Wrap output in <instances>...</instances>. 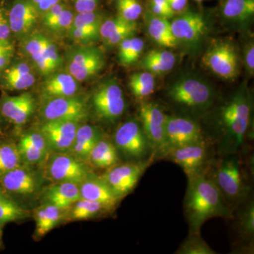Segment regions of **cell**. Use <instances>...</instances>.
<instances>
[{
    "label": "cell",
    "mask_w": 254,
    "mask_h": 254,
    "mask_svg": "<svg viewBox=\"0 0 254 254\" xmlns=\"http://www.w3.org/2000/svg\"><path fill=\"white\" fill-rule=\"evenodd\" d=\"M18 149L23 162L36 165L44 161L49 148L41 132H29L21 136Z\"/></svg>",
    "instance_id": "cell-20"
},
{
    "label": "cell",
    "mask_w": 254,
    "mask_h": 254,
    "mask_svg": "<svg viewBox=\"0 0 254 254\" xmlns=\"http://www.w3.org/2000/svg\"><path fill=\"white\" fill-rule=\"evenodd\" d=\"M86 161L68 153H53L48 159L46 174L52 181L79 185L91 174Z\"/></svg>",
    "instance_id": "cell-5"
},
{
    "label": "cell",
    "mask_w": 254,
    "mask_h": 254,
    "mask_svg": "<svg viewBox=\"0 0 254 254\" xmlns=\"http://www.w3.org/2000/svg\"><path fill=\"white\" fill-rule=\"evenodd\" d=\"M68 219L78 221L93 218L104 211L105 208L98 202L81 198L69 207Z\"/></svg>",
    "instance_id": "cell-32"
},
{
    "label": "cell",
    "mask_w": 254,
    "mask_h": 254,
    "mask_svg": "<svg viewBox=\"0 0 254 254\" xmlns=\"http://www.w3.org/2000/svg\"><path fill=\"white\" fill-rule=\"evenodd\" d=\"M144 41L136 37H128L118 45V59L120 64L130 66L136 63L144 49Z\"/></svg>",
    "instance_id": "cell-30"
},
{
    "label": "cell",
    "mask_w": 254,
    "mask_h": 254,
    "mask_svg": "<svg viewBox=\"0 0 254 254\" xmlns=\"http://www.w3.org/2000/svg\"><path fill=\"white\" fill-rule=\"evenodd\" d=\"M81 198L79 186L71 182H59L48 187L45 191L47 203L66 210Z\"/></svg>",
    "instance_id": "cell-22"
},
{
    "label": "cell",
    "mask_w": 254,
    "mask_h": 254,
    "mask_svg": "<svg viewBox=\"0 0 254 254\" xmlns=\"http://www.w3.org/2000/svg\"><path fill=\"white\" fill-rule=\"evenodd\" d=\"M4 225H0V247H1V240H2V229Z\"/></svg>",
    "instance_id": "cell-53"
},
{
    "label": "cell",
    "mask_w": 254,
    "mask_h": 254,
    "mask_svg": "<svg viewBox=\"0 0 254 254\" xmlns=\"http://www.w3.org/2000/svg\"><path fill=\"white\" fill-rule=\"evenodd\" d=\"M102 22H103V18H102L101 14L97 11L77 13V14L74 16L71 27H81V26H92V25H100Z\"/></svg>",
    "instance_id": "cell-43"
},
{
    "label": "cell",
    "mask_w": 254,
    "mask_h": 254,
    "mask_svg": "<svg viewBox=\"0 0 254 254\" xmlns=\"http://www.w3.org/2000/svg\"><path fill=\"white\" fill-rule=\"evenodd\" d=\"M145 23L148 35L159 46L165 48L177 46L178 42L174 36L168 19L158 17L148 11L145 14Z\"/></svg>",
    "instance_id": "cell-24"
},
{
    "label": "cell",
    "mask_w": 254,
    "mask_h": 254,
    "mask_svg": "<svg viewBox=\"0 0 254 254\" xmlns=\"http://www.w3.org/2000/svg\"><path fill=\"white\" fill-rule=\"evenodd\" d=\"M27 211L16 203L9 193L0 186V225L27 218Z\"/></svg>",
    "instance_id": "cell-29"
},
{
    "label": "cell",
    "mask_w": 254,
    "mask_h": 254,
    "mask_svg": "<svg viewBox=\"0 0 254 254\" xmlns=\"http://www.w3.org/2000/svg\"><path fill=\"white\" fill-rule=\"evenodd\" d=\"M88 160L97 168L109 169L118 163V150L113 143L102 138L93 147Z\"/></svg>",
    "instance_id": "cell-27"
},
{
    "label": "cell",
    "mask_w": 254,
    "mask_h": 254,
    "mask_svg": "<svg viewBox=\"0 0 254 254\" xmlns=\"http://www.w3.org/2000/svg\"><path fill=\"white\" fill-rule=\"evenodd\" d=\"M222 14L232 22H246L254 16V0H226L222 5Z\"/></svg>",
    "instance_id": "cell-28"
},
{
    "label": "cell",
    "mask_w": 254,
    "mask_h": 254,
    "mask_svg": "<svg viewBox=\"0 0 254 254\" xmlns=\"http://www.w3.org/2000/svg\"><path fill=\"white\" fill-rule=\"evenodd\" d=\"M14 44L6 47L0 51V75L12 61L14 55Z\"/></svg>",
    "instance_id": "cell-48"
},
{
    "label": "cell",
    "mask_w": 254,
    "mask_h": 254,
    "mask_svg": "<svg viewBox=\"0 0 254 254\" xmlns=\"http://www.w3.org/2000/svg\"><path fill=\"white\" fill-rule=\"evenodd\" d=\"M49 41V38L42 33H34L26 38L22 44V48L25 53L31 58L33 63L43 54Z\"/></svg>",
    "instance_id": "cell-35"
},
{
    "label": "cell",
    "mask_w": 254,
    "mask_h": 254,
    "mask_svg": "<svg viewBox=\"0 0 254 254\" xmlns=\"http://www.w3.org/2000/svg\"><path fill=\"white\" fill-rule=\"evenodd\" d=\"M31 72V67L28 63L23 61H13L12 60L0 75V79L16 77Z\"/></svg>",
    "instance_id": "cell-42"
},
{
    "label": "cell",
    "mask_w": 254,
    "mask_h": 254,
    "mask_svg": "<svg viewBox=\"0 0 254 254\" xmlns=\"http://www.w3.org/2000/svg\"><path fill=\"white\" fill-rule=\"evenodd\" d=\"M73 18V11L67 6L57 16L56 18L46 24V26L52 31L56 33H60L66 30L68 31L72 25Z\"/></svg>",
    "instance_id": "cell-41"
},
{
    "label": "cell",
    "mask_w": 254,
    "mask_h": 254,
    "mask_svg": "<svg viewBox=\"0 0 254 254\" xmlns=\"http://www.w3.org/2000/svg\"><path fill=\"white\" fill-rule=\"evenodd\" d=\"M7 11L6 8V0H0V41H11Z\"/></svg>",
    "instance_id": "cell-45"
},
{
    "label": "cell",
    "mask_w": 254,
    "mask_h": 254,
    "mask_svg": "<svg viewBox=\"0 0 254 254\" xmlns=\"http://www.w3.org/2000/svg\"><path fill=\"white\" fill-rule=\"evenodd\" d=\"M185 208L190 234H199L200 227L209 219L231 217L220 190L204 173L189 179Z\"/></svg>",
    "instance_id": "cell-1"
},
{
    "label": "cell",
    "mask_w": 254,
    "mask_h": 254,
    "mask_svg": "<svg viewBox=\"0 0 254 254\" xmlns=\"http://www.w3.org/2000/svg\"><path fill=\"white\" fill-rule=\"evenodd\" d=\"M179 254H215V252L206 242L202 240L199 234H190L177 252Z\"/></svg>",
    "instance_id": "cell-36"
},
{
    "label": "cell",
    "mask_w": 254,
    "mask_h": 254,
    "mask_svg": "<svg viewBox=\"0 0 254 254\" xmlns=\"http://www.w3.org/2000/svg\"><path fill=\"white\" fill-rule=\"evenodd\" d=\"M67 72L77 81H88L99 73L105 63L103 52L95 46H78L66 51Z\"/></svg>",
    "instance_id": "cell-4"
},
{
    "label": "cell",
    "mask_w": 254,
    "mask_h": 254,
    "mask_svg": "<svg viewBox=\"0 0 254 254\" xmlns=\"http://www.w3.org/2000/svg\"><path fill=\"white\" fill-rule=\"evenodd\" d=\"M128 86L132 93L137 98H146L154 91V76L153 73L147 71L133 73L130 76Z\"/></svg>",
    "instance_id": "cell-33"
},
{
    "label": "cell",
    "mask_w": 254,
    "mask_h": 254,
    "mask_svg": "<svg viewBox=\"0 0 254 254\" xmlns=\"http://www.w3.org/2000/svg\"><path fill=\"white\" fill-rule=\"evenodd\" d=\"M168 2L175 14H181L186 11L188 0H168Z\"/></svg>",
    "instance_id": "cell-51"
},
{
    "label": "cell",
    "mask_w": 254,
    "mask_h": 254,
    "mask_svg": "<svg viewBox=\"0 0 254 254\" xmlns=\"http://www.w3.org/2000/svg\"><path fill=\"white\" fill-rule=\"evenodd\" d=\"M78 186L81 198L98 202L106 210L115 208L121 200L114 193L103 177L95 176L93 173Z\"/></svg>",
    "instance_id": "cell-18"
},
{
    "label": "cell",
    "mask_w": 254,
    "mask_h": 254,
    "mask_svg": "<svg viewBox=\"0 0 254 254\" xmlns=\"http://www.w3.org/2000/svg\"><path fill=\"white\" fill-rule=\"evenodd\" d=\"M6 8L11 34L17 37L31 31L41 14L30 0H6Z\"/></svg>",
    "instance_id": "cell-15"
},
{
    "label": "cell",
    "mask_w": 254,
    "mask_h": 254,
    "mask_svg": "<svg viewBox=\"0 0 254 254\" xmlns=\"http://www.w3.org/2000/svg\"><path fill=\"white\" fill-rule=\"evenodd\" d=\"M23 160L17 144L9 141H0V177L22 165Z\"/></svg>",
    "instance_id": "cell-31"
},
{
    "label": "cell",
    "mask_w": 254,
    "mask_h": 254,
    "mask_svg": "<svg viewBox=\"0 0 254 254\" xmlns=\"http://www.w3.org/2000/svg\"><path fill=\"white\" fill-rule=\"evenodd\" d=\"M136 26H137L136 21L135 22L128 21L120 17V16L110 18L102 22L100 28V38H102L103 42H105L117 33Z\"/></svg>",
    "instance_id": "cell-34"
},
{
    "label": "cell",
    "mask_w": 254,
    "mask_h": 254,
    "mask_svg": "<svg viewBox=\"0 0 254 254\" xmlns=\"http://www.w3.org/2000/svg\"><path fill=\"white\" fill-rule=\"evenodd\" d=\"M45 122L64 120L81 123L88 116V106L84 99L77 95L46 99L41 110Z\"/></svg>",
    "instance_id": "cell-11"
},
{
    "label": "cell",
    "mask_w": 254,
    "mask_h": 254,
    "mask_svg": "<svg viewBox=\"0 0 254 254\" xmlns=\"http://www.w3.org/2000/svg\"><path fill=\"white\" fill-rule=\"evenodd\" d=\"M166 155L180 165L190 179L203 173L208 161L209 150L207 143L202 139L174 148Z\"/></svg>",
    "instance_id": "cell-13"
},
{
    "label": "cell",
    "mask_w": 254,
    "mask_h": 254,
    "mask_svg": "<svg viewBox=\"0 0 254 254\" xmlns=\"http://www.w3.org/2000/svg\"><path fill=\"white\" fill-rule=\"evenodd\" d=\"M170 25L177 42L185 44H195L201 39L206 31L204 18L201 14L191 11L179 14Z\"/></svg>",
    "instance_id": "cell-17"
},
{
    "label": "cell",
    "mask_w": 254,
    "mask_h": 254,
    "mask_svg": "<svg viewBox=\"0 0 254 254\" xmlns=\"http://www.w3.org/2000/svg\"><path fill=\"white\" fill-rule=\"evenodd\" d=\"M176 63L175 55L167 50H153L142 60V67L153 74H162L173 69Z\"/></svg>",
    "instance_id": "cell-25"
},
{
    "label": "cell",
    "mask_w": 254,
    "mask_h": 254,
    "mask_svg": "<svg viewBox=\"0 0 254 254\" xmlns=\"http://www.w3.org/2000/svg\"><path fill=\"white\" fill-rule=\"evenodd\" d=\"M3 120H5L1 115V111H0V131H1V127H2Z\"/></svg>",
    "instance_id": "cell-54"
},
{
    "label": "cell",
    "mask_w": 254,
    "mask_h": 254,
    "mask_svg": "<svg viewBox=\"0 0 254 254\" xmlns=\"http://www.w3.org/2000/svg\"><path fill=\"white\" fill-rule=\"evenodd\" d=\"M64 1V0H42L41 2L37 5L36 8L41 14H43L52 6Z\"/></svg>",
    "instance_id": "cell-52"
},
{
    "label": "cell",
    "mask_w": 254,
    "mask_h": 254,
    "mask_svg": "<svg viewBox=\"0 0 254 254\" xmlns=\"http://www.w3.org/2000/svg\"><path fill=\"white\" fill-rule=\"evenodd\" d=\"M36 81L33 73L6 79H0V88L4 91H23L31 88Z\"/></svg>",
    "instance_id": "cell-39"
},
{
    "label": "cell",
    "mask_w": 254,
    "mask_h": 254,
    "mask_svg": "<svg viewBox=\"0 0 254 254\" xmlns=\"http://www.w3.org/2000/svg\"><path fill=\"white\" fill-rule=\"evenodd\" d=\"M114 141L117 149L129 158H143L150 147L143 128L135 120L120 125L115 131Z\"/></svg>",
    "instance_id": "cell-12"
},
{
    "label": "cell",
    "mask_w": 254,
    "mask_h": 254,
    "mask_svg": "<svg viewBox=\"0 0 254 254\" xmlns=\"http://www.w3.org/2000/svg\"><path fill=\"white\" fill-rule=\"evenodd\" d=\"M241 231L246 236H252L254 232V206L252 203L244 210L240 220Z\"/></svg>",
    "instance_id": "cell-44"
},
{
    "label": "cell",
    "mask_w": 254,
    "mask_h": 254,
    "mask_svg": "<svg viewBox=\"0 0 254 254\" xmlns=\"http://www.w3.org/2000/svg\"><path fill=\"white\" fill-rule=\"evenodd\" d=\"M73 6L77 13L96 11L100 0H73Z\"/></svg>",
    "instance_id": "cell-47"
},
{
    "label": "cell",
    "mask_w": 254,
    "mask_h": 254,
    "mask_svg": "<svg viewBox=\"0 0 254 254\" xmlns=\"http://www.w3.org/2000/svg\"><path fill=\"white\" fill-rule=\"evenodd\" d=\"M212 179L227 201H237L245 196L246 187L239 160L235 157H228L221 160Z\"/></svg>",
    "instance_id": "cell-9"
},
{
    "label": "cell",
    "mask_w": 254,
    "mask_h": 254,
    "mask_svg": "<svg viewBox=\"0 0 254 254\" xmlns=\"http://www.w3.org/2000/svg\"><path fill=\"white\" fill-rule=\"evenodd\" d=\"M118 16L128 21L135 22L141 16L143 8L138 0H118Z\"/></svg>",
    "instance_id": "cell-38"
},
{
    "label": "cell",
    "mask_w": 254,
    "mask_h": 254,
    "mask_svg": "<svg viewBox=\"0 0 254 254\" xmlns=\"http://www.w3.org/2000/svg\"><path fill=\"white\" fill-rule=\"evenodd\" d=\"M137 28H138V26H136L124 30V31L117 33L115 36H112L111 38L107 40L104 43L106 46L109 47L118 46L124 40L126 39L128 37L133 36L135 33H136Z\"/></svg>",
    "instance_id": "cell-46"
},
{
    "label": "cell",
    "mask_w": 254,
    "mask_h": 254,
    "mask_svg": "<svg viewBox=\"0 0 254 254\" xmlns=\"http://www.w3.org/2000/svg\"><path fill=\"white\" fill-rule=\"evenodd\" d=\"M78 127L77 122L53 120L44 122L40 132L44 136L50 150L53 153H68Z\"/></svg>",
    "instance_id": "cell-14"
},
{
    "label": "cell",
    "mask_w": 254,
    "mask_h": 254,
    "mask_svg": "<svg viewBox=\"0 0 254 254\" xmlns=\"http://www.w3.org/2000/svg\"><path fill=\"white\" fill-rule=\"evenodd\" d=\"M252 100L247 90L241 89L221 109L220 150L225 154L236 153L243 143L250 125Z\"/></svg>",
    "instance_id": "cell-2"
},
{
    "label": "cell",
    "mask_w": 254,
    "mask_h": 254,
    "mask_svg": "<svg viewBox=\"0 0 254 254\" xmlns=\"http://www.w3.org/2000/svg\"><path fill=\"white\" fill-rule=\"evenodd\" d=\"M78 90V81L68 72L51 73L42 85V94L46 99L73 96Z\"/></svg>",
    "instance_id": "cell-21"
},
{
    "label": "cell",
    "mask_w": 254,
    "mask_h": 254,
    "mask_svg": "<svg viewBox=\"0 0 254 254\" xmlns=\"http://www.w3.org/2000/svg\"><path fill=\"white\" fill-rule=\"evenodd\" d=\"M35 106L36 103L34 98L30 93H26V98L23 100L22 104L15 113L10 123L14 124L16 126H22L33 115Z\"/></svg>",
    "instance_id": "cell-40"
},
{
    "label": "cell",
    "mask_w": 254,
    "mask_h": 254,
    "mask_svg": "<svg viewBox=\"0 0 254 254\" xmlns=\"http://www.w3.org/2000/svg\"><path fill=\"white\" fill-rule=\"evenodd\" d=\"M148 7H149L150 12L158 17L166 18L169 20L170 18H173L175 15L171 9H167V8L153 4V3L148 2Z\"/></svg>",
    "instance_id": "cell-49"
},
{
    "label": "cell",
    "mask_w": 254,
    "mask_h": 254,
    "mask_svg": "<svg viewBox=\"0 0 254 254\" xmlns=\"http://www.w3.org/2000/svg\"><path fill=\"white\" fill-rule=\"evenodd\" d=\"M246 68L251 75H253L254 72V45L253 42L249 43L246 47L245 53H244Z\"/></svg>",
    "instance_id": "cell-50"
},
{
    "label": "cell",
    "mask_w": 254,
    "mask_h": 254,
    "mask_svg": "<svg viewBox=\"0 0 254 254\" xmlns=\"http://www.w3.org/2000/svg\"><path fill=\"white\" fill-rule=\"evenodd\" d=\"M30 1H31V2L33 3V4L36 6L37 5H38V4H39L40 2H41L42 0H30Z\"/></svg>",
    "instance_id": "cell-55"
},
{
    "label": "cell",
    "mask_w": 254,
    "mask_h": 254,
    "mask_svg": "<svg viewBox=\"0 0 254 254\" xmlns=\"http://www.w3.org/2000/svg\"><path fill=\"white\" fill-rule=\"evenodd\" d=\"M103 138V133L97 127L91 125H81L78 127L74 141L70 154L86 161L95 144Z\"/></svg>",
    "instance_id": "cell-23"
},
{
    "label": "cell",
    "mask_w": 254,
    "mask_h": 254,
    "mask_svg": "<svg viewBox=\"0 0 254 254\" xmlns=\"http://www.w3.org/2000/svg\"><path fill=\"white\" fill-rule=\"evenodd\" d=\"M169 95L175 103L190 108H207L213 100L210 87L195 78L179 80L171 86Z\"/></svg>",
    "instance_id": "cell-8"
},
{
    "label": "cell",
    "mask_w": 254,
    "mask_h": 254,
    "mask_svg": "<svg viewBox=\"0 0 254 254\" xmlns=\"http://www.w3.org/2000/svg\"><path fill=\"white\" fill-rule=\"evenodd\" d=\"M195 1H197V2H199V3H200V2H201V1H203V0H195Z\"/></svg>",
    "instance_id": "cell-56"
},
{
    "label": "cell",
    "mask_w": 254,
    "mask_h": 254,
    "mask_svg": "<svg viewBox=\"0 0 254 254\" xmlns=\"http://www.w3.org/2000/svg\"><path fill=\"white\" fill-rule=\"evenodd\" d=\"M92 106L100 120L116 121L123 116L127 103L123 88L115 79L102 82L92 95Z\"/></svg>",
    "instance_id": "cell-3"
},
{
    "label": "cell",
    "mask_w": 254,
    "mask_h": 254,
    "mask_svg": "<svg viewBox=\"0 0 254 254\" xmlns=\"http://www.w3.org/2000/svg\"><path fill=\"white\" fill-rule=\"evenodd\" d=\"M0 186L9 193L29 195L38 190L39 182L34 173L21 165L0 177Z\"/></svg>",
    "instance_id": "cell-19"
},
{
    "label": "cell",
    "mask_w": 254,
    "mask_h": 254,
    "mask_svg": "<svg viewBox=\"0 0 254 254\" xmlns=\"http://www.w3.org/2000/svg\"><path fill=\"white\" fill-rule=\"evenodd\" d=\"M202 62L219 77L232 79L238 75V55L235 46L229 42L214 43L205 52Z\"/></svg>",
    "instance_id": "cell-7"
},
{
    "label": "cell",
    "mask_w": 254,
    "mask_h": 254,
    "mask_svg": "<svg viewBox=\"0 0 254 254\" xmlns=\"http://www.w3.org/2000/svg\"><path fill=\"white\" fill-rule=\"evenodd\" d=\"M202 139L201 128L198 123L190 119L167 115L166 142L168 152L174 148Z\"/></svg>",
    "instance_id": "cell-16"
},
{
    "label": "cell",
    "mask_w": 254,
    "mask_h": 254,
    "mask_svg": "<svg viewBox=\"0 0 254 254\" xmlns=\"http://www.w3.org/2000/svg\"><path fill=\"white\" fill-rule=\"evenodd\" d=\"M100 25L71 27L68 30V35L73 41L79 43H88L100 38Z\"/></svg>",
    "instance_id": "cell-37"
},
{
    "label": "cell",
    "mask_w": 254,
    "mask_h": 254,
    "mask_svg": "<svg viewBox=\"0 0 254 254\" xmlns=\"http://www.w3.org/2000/svg\"><path fill=\"white\" fill-rule=\"evenodd\" d=\"M150 160L115 165L108 169L103 178L114 193L122 199L136 186Z\"/></svg>",
    "instance_id": "cell-10"
},
{
    "label": "cell",
    "mask_w": 254,
    "mask_h": 254,
    "mask_svg": "<svg viewBox=\"0 0 254 254\" xmlns=\"http://www.w3.org/2000/svg\"><path fill=\"white\" fill-rule=\"evenodd\" d=\"M63 210L49 203H45L36 211V236L41 237L58 226L63 218Z\"/></svg>",
    "instance_id": "cell-26"
},
{
    "label": "cell",
    "mask_w": 254,
    "mask_h": 254,
    "mask_svg": "<svg viewBox=\"0 0 254 254\" xmlns=\"http://www.w3.org/2000/svg\"><path fill=\"white\" fill-rule=\"evenodd\" d=\"M139 115L143 132L150 146L159 154L166 155L168 150L166 142L167 115L153 103L141 104Z\"/></svg>",
    "instance_id": "cell-6"
}]
</instances>
